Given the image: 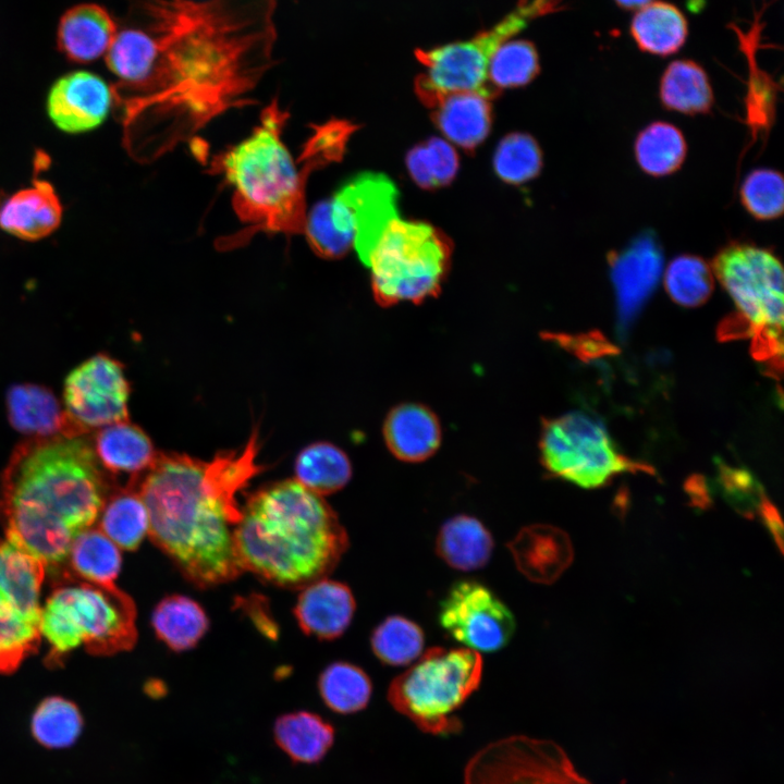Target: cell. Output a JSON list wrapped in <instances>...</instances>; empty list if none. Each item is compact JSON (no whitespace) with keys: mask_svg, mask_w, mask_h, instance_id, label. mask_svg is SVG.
I'll return each mask as SVG.
<instances>
[{"mask_svg":"<svg viewBox=\"0 0 784 784\" xmlns=\"http://www.w3.org/2000/svg\"><path fill=\"white\" fill-rule=\"evenodd\" d=\"M45 565L5 540L0 542V673L14 672L37 650Z\"/></svg>","mask_w":784,"mask_h":784,"instance_id":"obj_12","label":"cell"},{"mask_svg":"<svg viewBox=\"0 0 784 784\" xmlns=\"http://www.w3.org/2000/svg\"><path fill=\"white\" fill-rule=\"evenodd\" d=\"M234 539L243 572L291 589L324 578L348 547L331 506L296 479L252 494L242 507Z\"/></svg>","mask_w":784,"mask_h":784,"instance_id":"obj_5","label":"cell"},{"mask_svg":"<svg viewBox=\"0 0 784 784\" xmlns=\"http://www.w3.org/2000/svg\"><path fill=\"white\" fill-rule=\"evenodd\" d=\"M117 32L114 19L103 7L81 3L61 16L57 44L70 61L89 63L106 54Z\"/></svg>","mask_w":784,"mask_h":784,"instance_id":"obj_25","label":"cell"},{"mask_svg":"<svg viewBox=\"0 0 784 784\" xmlns=\"http://www.w3.org/2000/svg\"><path fill=\"white\" fill-rule=\"evenodd\" d=\"M71 569L82 580L111 585L121 568L120 548L99 528H87L76 536L69 555Z\"/></svg>","mask_w":784,"mask_h":784,"instance_id":"obj_36","label":"cell"},{"mask_svg":"<svg viewBox=\"0 0 784 784\" xmlns=\"http://www.w3.org/2000/svg\"><path fill=\"white\" fill-rule=\"evenodd\" d=\"M157 636L172 650L194 647L208 629V617L194 600L180 595L162 599L151 618Z\"/></svg>","mask_w":784,"mask_h":784,"instance_id":"obj_33","label":"cell"},{"mask_svg":"<svg viewBox=\"0 0 784 784\" xmlns=\"http://www.w3.org/2000/svg\"><path fill=\"white\" fill-rule=\"evenodd\" d=\"M441 424L437 415L419 403L394 406L383 422V439L393 456L417 463L432 456L441 444Z\"/></svg>","mask_w":784,"mask_h":784,"instance_id":"obj_24","label":"cell"},{"mask_svg":"<svg viewBox=\"0 0 784 784\" xmlns=\"http://www.w3.org/2000/svg\"><path fill=\"white\" fill-rule=\"evenodd\" d=\"M659 99L666 110L686 115L708 114L714 105L707 72L690 59L674 60L667 64L660 78Z\"/></svg>","mask_w":784,"mask_h":784,"instance_id":"obj_29","label":"cell"},{"mask_svg":"<svg viewBox=\"0 0 784 784\" xmlns=\"http://www.w3.org/2000/svg\"><path fill=\"white\" fill-rule=\"evenodd\" d=\"M83 716L77 706L58 696L45 698L30 720L34 739L47 749L71 747L83 730Z\"/></svg>","mask_w":784,"mask_h":784,"instance_id":"obj_38","label":"cell"},{"mask_svg":"<svg viewBox=\"0 0 784 784\" xmlns=\"http://www.w3.org/2000/svg\"><path fill=\"white\" fill-rule=\"evenodd\" d=\"M113 103V88L101 76L88 71H73L53 83L46 107L59 130L77 134L98 127Z\"/></svg>","mask_w":784,"mask_h":784,"instance_id":"obj_17","label":"cell"},{"mask_svg":"<svg viewBox=\"0 0 784 784\" xmlns=\"http://www.w3.org/2000/svg\"><path fill=\"white\" fill-rule=\"evenodd\" d=\"M490 99L481 93L460 91L433 96L422 103L430 109L434 124L450 142L471 150L489 134Z\"/></svg>","mask_w":784,"mask_h":784,"instance_id":"obj_23","label":"cell"},{"mask_svg":"<svg viewBox=\"0 0 784 784\" xmlns=\"http://www.w3.org/2000/svg\"><path fill=\"white\" fill-rule=\"evenodd\" d=\"M287 118L274 98L249 137L212 159L209 171L223 175L233 186L234 210L247 224L220 241L221 249L237 247L257 232L304 234L310 174L339 161L357 128L344 120L311 125L313 133L296 162L281 139Z\"/></svg>","mask_w":784,"mask_h":784,"instance_id":"obj_4","label":"cell"},{"mask_svg":"<svg viewBox=\"0 0 784 784\" xmlns=\"http://www.w3.org/2000/svg\"><path fill=\"white\" fill-rule=\"evenodd\" d=\"M663 283L669 296L676 304L697 307L706 303L712 294L713 271L702 257L681 254L666 266Z\"/></svg>","mask_w":784,"mask_h":784,"instance_id":"obj_39","label":"cell"},{"mask_svg":"<svg viewBox=\"0 0 784 784\" xmlns=\"http://www.w3.org/2000/svg\"><path fill=\"white\" fill-rule=\"evenodd\" d=\"M302 589L294 610L301 628L320 639L340 637L350 626L355 612L351 589L326 577Z\"/></svg>","mask_w":784,"mask_h":784,"instance_id":"obj_21","label":"cell"},{"mask_svg":"<svg viewBox=\"0 0 784 784\" xmlns=\"http://www.w3.org/2000/svg\"><path fill=\"white\" fill-rule=\"evenodd\" d=\"M62 220V205L46 180L36 179L32 186L0 201V228L25 241H37L54 232Z\"/></svg>","mask_w":784,"mask_h":784,"instance_id":"obj_22","label":"cell"},{"mask_svg":"<svg viewBox=\"0 0 784 784\" xmlns=\"http://www.w3.org/2000/svg\"><path fill=\"white\" fill-rule=\"evenodd\" d=\"M5 403L11 426L32 438L84 436L46 387L33 383L11 385Z\"/></svg>","mask_w":784,"mask_h":784,"instance_id":"obj_20","label":"cell"},{"mask_svg":"<svg viewBox=\"0 0 784 784\" xmlns=\"http://www.w3.org/2000/svg\"><path fill=\"white\" fill-rule=\"evenodd\" d=\"M720 483L730 504L742 515L754 517L765 499L762 488L751 475L722 465Z\"/></svg>","mask_w":784,"mask_h":784,"instance_id":"obj_45","label":"cell"},{"mask_svg":"<svg viewBox=\"0 0 784 784\" xmlns=\"http://www.w3.org/2000/svg\"><path fill=\"white\" fill-rule=\"evenodd\" d=\"M258 448L254 430L245 446L208 462L157 453L144 475L128 483L147 509L154 543L198 587L243 573L234 539L242 516L237 493L262 469Z\"/></svg>","mask_w":784,"mask_h":784,"instance_id":"obj_2","label":"cell"},{"mask_svg":"<svg viewBox=\"0 0 784 784\" xmlns=\"http://www.w3.org/2000/svg\"><path fill=\"white\" fill-rule=\"evenodd\" d=\"M439 622L449 636L477 652L500 650L515 629L514 615L503 601L470 579L451 587L441 602Z\"/></svg>","mask_w":784,"mask_h":784,"instance_id":"obj_16","label":"cell"},{"mask_svg":"<svg viewBox=\"0 0 784 784\" xmlns=\"http://www.w3.org/2000/svg\"><path fill=\"white\" fill-rule=\"evenodd\" d=\"M406 166L420 187L431 189L451 183L458 169V158L450 143L432 137L408 151Z\"/></svg>","mask_w":784,"mask_h":784,"instance_id":"obj_42","label":"cell"},{"mask_svg":"<svg viewBox=\"0 0 784 784\" xmlns=\"http://www.w3.org/2000/svg\"><path fill=\"white\" fill-rule=\"evenodd\" d=\"M295 474L301 485L322 497L339 491L348 482L352 466L340 448L328 442H317L301 451L295 463Z\"/></svg>","mask_w":784,"mask_h":784,"instance_id":"obj_35","label":"cell"},{"mask_svg":"<svg viewBox=\"0 0 784 784\" xmlns=\"http://www.w3.org/2000/svg\"><path fill=\"white\" fill-rule=\"evenodd\" d=\"M654 0H614L616 5L623 10L637 11Z\"/></svg>","mask_w":784,"mask_h":784,"instance_id":"obj_48","label":"cell"},{"mask_svg":"<svg viewBox=\"0 0 784 784\" xmlns=\"http://www.w3.org/2000/svg\"><path fill=\"white\" fill-rule=\"evenodd\" d=\"M760 16L761 13H758L747 32L735 24L731 26L748 63L747 91L744 101L745 123L749 128L751 143L768 137L775 121L777 93L781 89L774 77L762 70L757 62L756 52L760 47L762 29Z\"/></svg>","mask_w":784,"mask_h":784,"instance_id":"obj_26","label":"cell"},{"mask_svg":"<svg viewBox=\"0 0 784 784\" xmlns=\"http://www.w3.org/2000/svg\"><path fill=\"white\" fill-rule=\"evenodd\" d=\"M135 621L133 600L114 584L61 585L41 609L40 633L50 645L47 661L53 665L82 645L97 656L130 650L137 638Z\"/></svg>","mask_w":784,"mask_h":784,"instance_id":"obj_7","label":"cell"},{"mask_svg":"<svg viewBox=\"0 0 784 784\" xmlns=\"http://www.w3.org/2000/svg\"><path fill=\"white\" fill-rule=\"evenodd\" d=\"M370 269L381 306L415 304L436 296L449 270L451 243L438 229L399 217L397 210L357 238L353 246Z\"/></svg>","mask_w":784,"mask_h":784,"instance_id":"obj_6","label":"cell"},{"mask_svg":"<svg viewBox=\"0 0 784 784\" xmlns=\"http://www.w3.org/2000/svg\"><path fill=\"white\" fill-rule=\"evenodd\" d=\"M711 268L738 309L751 352L760 360L782 364L783 267L768 247L731 241L714 255Z\"/></svg>","mask_w":784,"mask_h":784,"instance_id":"obj_9","label":"cell"},{"mask_svg":"<svg viewBox=\"0 0 784 784\" xmlns=\"http://www.w3.org/2000/svg\"><path fill=\"white\" fill-rule=\"evenodd\" d=\"M482 666L475 650L433 647L391 682L388 700L424 733H458L457 711L478 689Z\"/></svg>","mask_w":784,"mask_h":784,"instance_id":"obj_8","label":"cell"},{"mask_svg":"<svg viewBox=\"0 0 784 784\" xmlns=\"http://www.w3.org/2000/svg\"><path fill=\"white\" fill-rule=\"evenodd\" d=\"M156 53L136 87L114 93L124 145L151 161L248 97L278 60L277 0H125Z\"/></svg>","mask_w":784,"mask_h":784,"instance_id":"obj_1","label":"cell"},{"mask_svg":"<svg viewBox=\"0 0 784 784\" xmlns=\"http://www.w3.org/2000/svg\"><path fill=\"white\" fill-rule=\"evenodd\" d=\"M93 448L102 468L112 474H131L132 479L144 473L157 456L149 437L127 420L101 428Z\"/></svg>","mask_w":784,"mask_h":784,"instance_id":"obj_27","label":"cell"},{"mask_svg":"<svg viewBox=\"0 0 784 784\" xmlns=\"http://www.w3.org/2000/svg\"><path fill=\"white\" fill-rule=\"evenodd\" d=\"M507 547L519 572L538 584L554 583L574 556L567 534L546 524L524 527Z\"/></svg>","mask_w":784,"mask_h":784,"instance_id":"obj_19","label":"cell"},{"mask_svg":"<svg viewBox=\"0 0 784 784\" xmlns=\"http://www.w3.org/2000/svg\"><path fill=\"white\" fill-rule=\"evenodd\" d=\"M683 132L674 124L654 121L636 136L634 154L638 167L646 174L663 177L678 171L687 156Z\"/></svg>","mask_w":784,"mask_h":784,"instance_id":"obj_32","label":"cell"},{"mask_svg":"<svg viewBox=\"0 0 784 784\" xmlns=\"http://www.w3.org/2000/svg\"><path fill=\"white\" fill-rule=\"evenodd\" d=\"M425 644L424 632L415 622L392 615L372 632L370 645L375 656L393 666L406 665L420 657Z\"/></svg>","mask_w":784,"mask_h":784,"instance_id":"obj_41","label":"cell"},{"mask_svg":"<svg viewBox=\"0 0 784 784\" xmlns=\"http://www.w3.org/2000/svg\"><path fill=\"white\" fill-rule=\"evenodd\" d=\"M759 515L768 531L774 539L777 549L783 550V525L776 507L765 498L759 509Z\"/></svg>","mask_w":784,"mask_h":784,"instance_id":"obj_47","label":"cell"},{"mask_svg":"<svg viewBox=\"0 0 784 784\" xmlns=\"http://www.w3.org/2000/svg\"><path fill=\"white\" fill-rule=\"evenodd\" d=\"M629 32L641 51L667 57L684 46L688 23L675 4L654 0L635 12Z\"/></svg>","mask_w":784,"mask_h":784,"instance_id":"obj_28","label":"cell"},{"mask_svg":"<svg viewBox=\"0 0 784 784\" xmlns=\"http://www.w3.org/2000/svg\"><path fill=\"white\" fill-rule=\"evenodd\" d=\"M493 538L485 525L469 515H456L440 528L437 554L451 567L460 571H475L490 560Z\"/></svg>","mask_w":784,"mask_h":784,"instance_id":"obj_31","label":"cell"},{"mask_svg":"<svg viewBox=\"0 0 784 784\" xmlns=\"http://www.w3.org/2000/svg\"><path fill=\"white\" fill-rule=\"evenodd\" d=\"M98 519V528L123 550H135L149 531L147 509L130 486L107 497Z\"/></svg>","mask_w":784,"mask_h":784,"instance_id":"obj_34","label":"cell"},{"mask_svg":"<svg viewBox=\"0 0 784 784\" xmlns=\"http://www.w3.org/2000/svg\"><path fill=\"white\" fill-rule=\"evenodd\" d=\"M542 338L556 343L581 358L615 352V347H613L600 333L569 335L564 333L547 332L542 334Z\"/></svg>","mask_w":784,"mask_h":784,"instance_id":"obj_46","label":"cell"},{"mask_svg":"<svg viewBox=\"0 0 784 784\" xmlns=\"http://www.w3.org/2000/svg\"><path fill=\"white\" fill-rule=\"evenodd\" d=\"M493 167L506 183L522 184L536 177L542 168V152L536 139L525 133H512L498 145Z\"/></svg>","mask_w":784,"mask_h":784,"instance_id":"obj_43","label":"cell"},{"mask_svg":"<svg viewBox=\"0 0 784 784\" xmlns=\"http://www.w3.org/2000/svg\"><path fill=\"white\" fill-rule=\"evenodd\" d=\"M318 689L330 710L340 714H351L367 707L372 685L369 676L360 667L347 662H335L321 673Z\"/></svg>","mask_w":784,"mask_h":784,"instance_id":"obj_37","label":"cell"},{"mask_svg":"<svg viewBox=\"0 0 784 784\" xmlns=\"http://www.w3.org/2000/svg\"><path fill=\"white\" fill-rule=\"evenodd\" d=\"M615 289L620 332L626 333L652 294L662 272L663 256L652 234H642L616 254L609 255Z\"/></svg>","mask_w":784,"mask_h":784,"instance_id":"obj_18","label":"cell"},{"mask_svg":"<svg viewBox=\"0 0 784 784\" xmlns=\"http://www.w3.org/2000/svg\"><path fill=\"white\" fill-rule=\"evenodd\" d=\"M396 195L382 174L365 173L345 184L328 200L319 201L306 216L304 235L313 252L327 259L344 256L371 211Z\"/></svg>","mask_w":784,"mask_h":784,"instance_id":"obj_14","label":"cell"},{"mask_svg":"<svg viewBox=\"0 0 784 784\" xmlns=\"http://www.w3.org/2000/svg\"><path fill=\"white\" fill-rule=\"evenodd\" d=\"M740 204L756 220L771 221L784 211V179L780 171L758 168L750 171L739 187Z\"/></svg>","mask_w":784,"mask_h":784,"instance_id":"obj_44","label":"cell"},{"mask_svg":"<svg viewBox=\"0 0 784 784\" xmlns=\"http://www.w3.org/2000/svg\"><path fill=\"white\" fill-rule=\"evenodd\" d=\"M539 72V56L535 45L526 39H511L491 57L487 70L488 85L498 95L503 88L529 84Z\"/></svg>","mask_w":784,"mask_h":784,"instance_id":"obj_40","label":"cell"},{"mask_svg":"<svg viewBox=\"0 0 784 784\" xmlns=\"http://www.w3.org/2000/svg\"><path fill=\"white\" fill-rule=\"evenodd\" d=\"M128 396L130 383L123 366L103 353L83 362L64 382V409L84 434L126 421Z\"/></svg>","mask_w":784,"mask_h":784,"instance_id":"obj_15","label":"cell"},{"mask_svg":"<svg viewBox=\"0 0 784 784\" xmlns=\"http://www.w3.org/2000/svg\"><path fill=\"white\" fill-rule=\"evenodd\" d=\"M107 491L84 436L27 439L2 474L0 516L7 540L45 568L58 567L68 560L76 536L98 519Z\"/></svg>","mask_w":784,"mask_h":784,"instance_id":"obj_3","label":"cell"},{"mask_svg":"<svg viewBox=\"0 0 784 784\" xmlns=\"http://www.w3.org/2000/svg\"><path fill=\"white\" fill-rule=\"evenodd\" d=\"M539 449L551 475L580 488L602 487L626 471L652 473L651 467L620 453L601 422L580 412L543 419Z\"/></svg>","mask_w":784,"mask_h":784,"instance_id":"obj_11","label":"cell"},{"mask_svg":"<svg viewBox=\"0 0 784 784\" xmlns=\"http://www.w3.org/2000/svg\"><path fill=\"white\" fill-rule=\"evenodd\" d=\"M277 745L294 763L320 762L334 742V727L320 715L296 711L279 716L273 725Z\"/></svg>","mask_w":784,"mask_h":784,"instance_id":"obj_30","label":"cell"},{"mask_svg":"<svg viewBox=\"0 0 784 784\" xmlns=\"http://www.w3.org/2000/svg\"><path fill=\"white\" fill-rule=\"evenodd\" d=\"M464 784H591L554 742L513 735L479 749L464 769Z\"/></svg>","mask_w":784,"mask_h":784,"instance_id":"obj_13","label":"cell"},{"mask_svg":"<svg viewBox=\"0 0 784 784\" xmlns=\"http://www.w3.org/2000/svg\"><path fill=\"white\" fill-rule=\"evenodd\" d=\"M561 1L518 0L494 25L468 39L417 49L415 56L425 70L415 83L418 98L460 91H477L489 98L497 96L487 77L493 53L531 21L559 9Z\"/></svg>","mask_w":784,"mask_h":784,"instance_id":"obj_10","label":"cell"}]
</instances>
